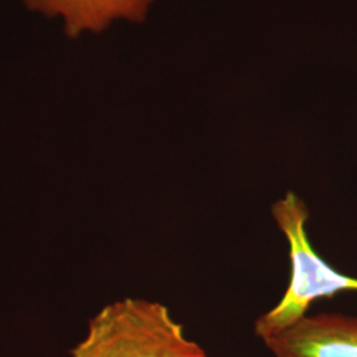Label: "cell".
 <instances>
[{"mask_svg": "<svg viewBox=\"0 0 357 357\" xmlns=\"http://www.w3.org/2000/svg\"><path fill=\"white\" fill-rule=\"evenodd\" d=\"M155 0H24L29 11L63 20L66 36L100 33L114 22L146 20Z\"/></svg>", "mask_w": 357, "mask_h": 357, "instance_id": "277c9868", "label": "cell"}, {"mask_svg": "<svg viewBox=\"0 0 357 357\" xmlns=\"http://www.w3.org/2000/svg\"><path fill=\"white\" fill-rule=\"evenodd\" d=\"M70 357H209L168 307L142 298L113 302L89 321Z\"/></svg>", "mask_w": 357, "mask_h": 357, "instance_id": "6da1fadb", "label": "cell"}, {"mask_svg": "<svg viewBox=\"0 0 357 357\" xmlns=\"http://www.w3.org/2000/svg\"><path fill=\"white\" fill-rule=\"evenodd\" d=\"M262 342L274 357H357V318L306 315Z\"/></svg>", "mask_w": 357, "mask_h": 357, "instance_id": "3957f363", "label": "cell"}, {"mask_svg": "<svg viewBox=\"0 0 357 357\" xmlns=\"http://www.w3.org/2000/svg\"><path fill=\"white\" fill-rule=\"evenodd\" d=\"M271 216L289 243L291 277L281 301L255 323V333L265 340L305 318L311 305L343 291H357V278L336 271L310 243L306 203L293 191L271 205Z\"/></svg>", "mask_w": 357, "mask_h": 357, "instance_id": "7a4b0ae2", "label": "cell"}]
</instances>
